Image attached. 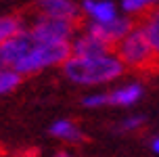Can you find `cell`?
<instances>
[{"label": "cell", "mask_w": 159, "mask_h": 157, "mask_svg": "<svg viewBox=\"0 0 159 157\" xmlns=\"http://www.w3.org/2000/svg\"><path fill=\"white\" fill-rule=\"evenodd\" d=\"M63 69L75 84H103L124 73V63L115 57H73L65 61Z\"/></svg>", "instance_id": "obj_1"}, {"label": "cell", "mask_w": 159, "mask_h": 157, "mask_svg": "<svg viewBox=\"0 0 159 157\" xmlns=\"http://www.w3.org/2000/svg\"><path fill=\"white\" fill-rule=\"evenodd\" d=\"M115 53L128 69L138 73H159V59L138 23H134L132 31L117 44Z\"/></svg>", "instance_id": "obj_2"}, {"label": "cell", "mask_w": 159, "mask_h": 157, "mask_svg": "<svg viewBox=\"0 0 159 157\" xmlns=\"http://www.w3.org/2000/svg\"><path fill=\"white\" fill-rule=\"evenodd\" d=\"M71 53V46L67 42H38L34 50L17 65V73H34L38 69H44L48 65L65 63Z\"/></svg>", "instance_id": "obj_3"}, {"label": "cell", "mask_w": 159, "mask_h": 157, "mask_svg": "<svg viewBox=\"0 0 159 157\" xmlns=\"http://www.w3.org/2000/svg\"><path fill=\"white\" fill-rule=\"evenodd\" d=\"M84 21H69V19H50V17H36L30 34L38 42H67L78 30H82Z\"/></svg>", "instance_id": "obj_4"}, {"label": "cell", "mask_w": 159, "mask_h": 157, "mask_svg": "<svg viewBox=\"0 0 159 157\" xmlns=\"http://www.w3.org/2000/svg\"><path fill=\"white\" fill-rule=\"evenodd\" d=\"M38 40L34 38L30 30H21L13 38H8L0 46V69H17V65L34 50Z\"/></svg>", "instance_id": "obj_5"}, {"label": "cell", "mask_w": 159, "mask_h": 157, "mask_svg": "<svg viewBox=\"0 0 159 157\" xmlns=\"http://www.w3.org/2000/svg\"><path fill=\"white\" fill-rule=\"evenodd\" d=\"M36 17H50V19H69V21H84L80 8L71 0H36Z\"/></svg>", "instance_id": "obj_6"}, {"label": "cell", "mask_w": 159, "mask_h": 157, "mask_svg": "<svg viewBox=\"0 0 159 157\" xmlns=\"http://www.w3.org/2000/svg\"><path fill=\"white\" fill-rule=\"evenodd\" d=\"M136 23L143 27L144 36H147V40H149V44L153 48V53L159 59V4L138 13L136 15Z\"/></svg>", "instance_id": "obj_7"}, {"label": "cell", "mask_w": 159, "mask_h": 157, "mask_svg": "<svg viewBox=\"0 0 159 157\" xmlns=\"http://www.w3.org/2000/svg\"><path fill=\"white\" fill-rule=\"evenodd\" d=\"M73 55L75 57H107L105 53H109L111 46L109 44H105L103 40H98L96 36H92L90 31H88L86 36H80L75 42H73Z\"/></svg>", "instance_id": "obj_8"}, {"label": "cell", "mask_w": 159, "mask_h": 157, "mask_svg": "<svg viewBox=\"0 0 159 157\" xmlns=\"http://www.w3.org/2000/svg\"><path fill=\"white\" fill-rule=\"evenodd\" d=\"M84 11L94 19L96 23H109L113 19H117L115 7L109 0H84Z\"/></svg>", "instance_id": "obj_9"}, {"label": "cell", "mask_w": 159, "mask_h": 157, "mask_svg": "<svg viewBox=\"0 0 159 157\" xmlns=\"http://www.w3.org/2000/svg\"><path fill=\"white\" fill-rule=\"evenodd\" d=\"M140 96H143V88L138 86V84H130V86L117 88L113 92H107V103L109 105H121V107H126V105L136 103Z\"/></svg>", "instance_id": "obj_10"}, {"label": "cell", "mask_w": 159, "mask_h": 157, "mask_svg": "<svg viewBox=\"0 0 159 157\" xmlns=\"http://www.w3.org/2000/svg\"><path fill=\"white\" fill-rule=\"evenodd\" d=\"M50 134L57 136V138H63V141H71V142H78L84 138V134L80 132L78 126H73L71 122L67 119H59L57 124L50 126Z\"/></svg>", "instance_id": "obj_11"}, {"label": "cell", "mask_w": 159, "mask_h": 157, "mask_svg": "<svg viewBox=\"0 0 159 157\" xmlns=\"http://www.w3.org/2000/svg\"><path fill=\"white\" fill-rule=\"evenodd\" d=\"M21 31V19L19 17H0V46L7 42L8 38H13L15 34Z\"/></svg>", "instance_id": "obj_12"}, {"label": "cell", "mask_w": 159, "mask_h": 157, "mask_svg": "<svg viewBox=\"0 0 159 157\" xmlns=\"http://www.w3.org/2000/svg\"><path fill=\"white\" fill-rule=\"evenodd\" d=\"M19 82H21V73L13 69H0V94L11 92L15 86H19Z\"/></svg>", "instance_id": "obj_13"}, {"label": "cell", "mask_w": 159, "mask_h": 157, "mask_svg": "<svg viewBox=\"0 0 159 157\" xmlns=\"http://www.w3.org/2000/svg\"><path fill=\"white\" fill-rule=\"evenodd\" d=\"M159 0H124L121 2V7H124V11L126 13H143V11H147V8L155 7Z\"/></svg>", "instance_id": "obj_14"}, {"label": "cell", "mask_w": 159, "mask_h": 157, "mask_svg": "<svg viewBox=\"0 0 159 157\" xmlns=\"http://www.w3.org/2000/svg\"><path fill=\"white\" fill-rule=\"evenodd\" d=\"M84 105H86V107H103V105H109V103H107V92L86 96V99H84Z\"/></svg>", "instance_id": "obj_15"}, {"label": "cell", "mask_w": 159, "mask_h": 157, "mask_svg": "<svg viewBox=\"0 0 159 157\" xmlns=\"http://www.w3.org/2000/svg\"><path fill=\"white\" fill-rule=\"evenodd\" d=\"M143 122H144L143 118H130V119H126V122L119 124V130H134L138 126H143Z\"/></svg>", "instance_id": "obj_16"}, {"label": "cell", "mask_w": 159, "mask_h": 157, "mask_svg": "<svg viewBox=\"0 0 159 157\" xmlns=\"http://www.w3.org/2000/svg\"><path fill=\"white\" fill-rule=\"evenodd\" d=\"M151 147H153V153H159V136L155 138V141H153V145H151Z\"/></svg>", "instance_id": "obj_17"}, {"label": "cell", "mask_w": 159, "mask_h": 157, "mask_svg": "<svg viewBox=\"0 0 159 157\" xmlns=\"http://www.w3.org/2000/svg\"><path fill=\"white\" fill-rule=\"evenodd\" d=\"M55 157H71V155H69V153H65V151H61V153H57Z\"/></svg>", "instance_id": "obj_18"}]
</instances>
